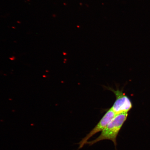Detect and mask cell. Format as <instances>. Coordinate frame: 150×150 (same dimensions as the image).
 Masks as SVG:
<instances>
[{
  "label": "cell",
  "instance_id": "1",
  "mask_svg": "<svg viewBox=\"0 0 150 150\" xmlns=\"http://www.w3.org/2000/svg\"><path fill=\"white\" fill-rule=\"evenodd\" d=\"M128 115L127 112H123L116 115L102 131L98 137L93 141L88 142L86 144L92 145L100 141L108 140L113 142L116 148L117 145V139L118 134L123 124L126 120Z\"/></svg>",
  "mask_w": 150,
  "mask_h": 150
},
{
  "label": "cell",
  "instance_id": "2",
  "mask_svg": "<svg viewBox=\"0 0 150 150\" xmlns=\"http://www.w3.org/2000/svg\"><path fill=\"white\" fill-rule=\"evenodd\" d=\"M107 89L112 91L115 95L116 100L111 108L116 115L123 112H128L132 106L130 99L122 91L119 89L114 90L110 87H108Z\"/></svg>",
  "mask_w": 150,
  "mask_h": 150
},
{
  "label": "cell",
  "instance_id": "3",
  "mask_svg": "<svg viewBox=\"0 0 150 150\" xmlns=\"http://www.w3.org/2000/svg\"><path fill=\"white\" fill-rule=\"evenodd\" d=\"M116 114L112 109L109 110L94 128L79 143V149H81L87 143L90 138L100 131H102L109 123L115 117Z\"/></svg>",
  "mask_w": 150,
  "mask_h": 150
}]
</instances>
